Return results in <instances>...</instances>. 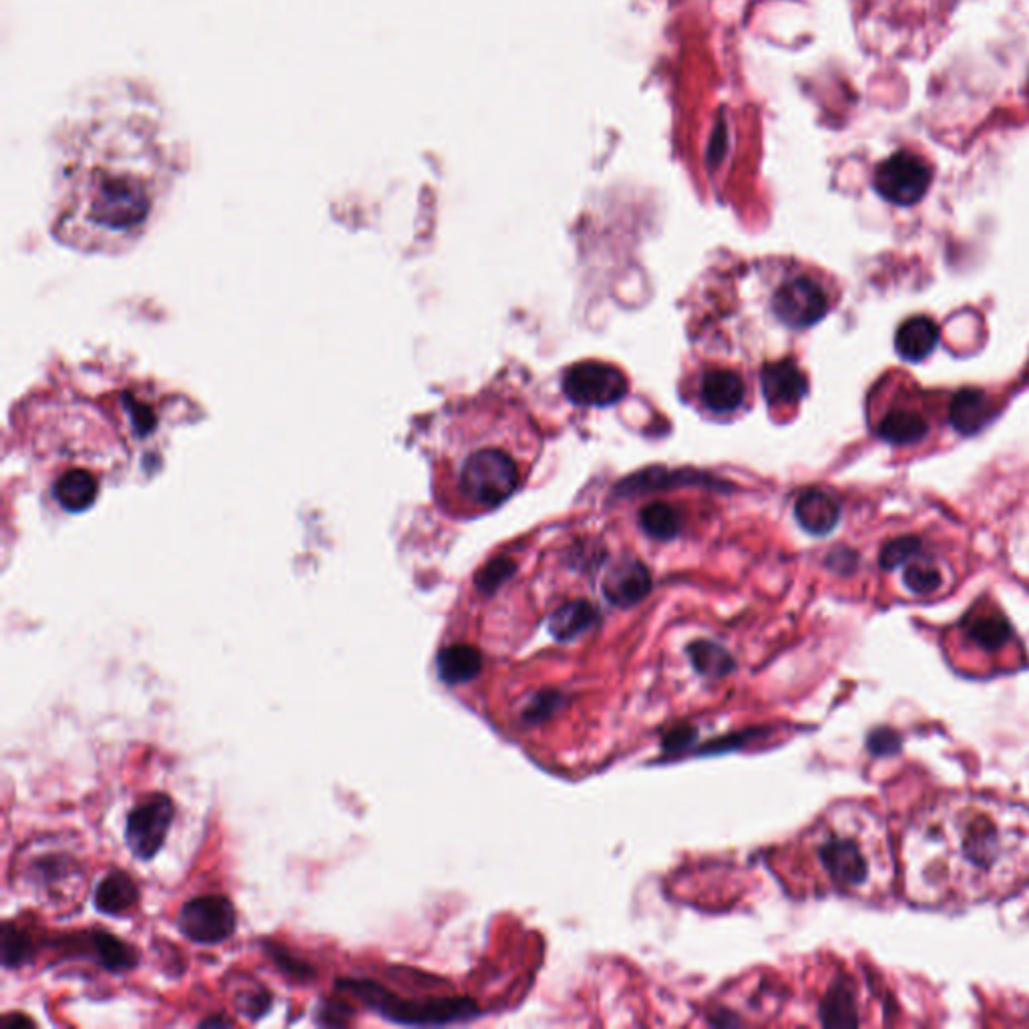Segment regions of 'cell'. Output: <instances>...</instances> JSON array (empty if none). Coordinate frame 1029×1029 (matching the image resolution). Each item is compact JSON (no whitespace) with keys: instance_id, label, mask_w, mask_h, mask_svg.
<instances>
[{"instance_id":"6da1fadb","label":"cell","mask_w":1029,"mask_h":1029,"mask_svg":"<svg viewBox=\"0 0 1029 1029\" xmlns=\"http://www.w3.org/2000/svg\"><path fill=\"white\" fill-rule=\"evenodd\" d=\"M157 118L109 97L63 133L57 236L83 251H119L145 234L171 181Z\"/></svg>"},{"instance_id":"7a4b0ae2","label":"cell","mask_w":1029,"mask_h":1029,"mask_svg":"<svg viewBox=\"0 0 1029 1029\" xmlns=\"http://www.w3.org/2000/svg\"><path fill=\"white\" fill-rule=\"evenodd\" d=\"M905 888L915 903H980L1029 879V808L953 794L921 810L903 845Z\"/></svg>"},{"instance_id":"3957f363","label":"cell","mask_w":1029,"mask_h":1029,"mask_svg":"<svg viewBox=\"0 0 1029 1029\" xmlns=\"http://www.w3.org/2000/svg\"><path fill=\"white\" fill-rule=\"evenodd\" d=\"M817 857L835 887L864 897L883 895L895 876L887 828L863 808H852L847 823L828 830Z\"/></svg>"},{"instance_id":"277c9868","label":"cell","mask_w":1029,"mask_h":1029,"mask_svg":"<svg viewBox=\"0 0 1029 1029\" xmlns=\"http://www.w3.org/2000/svg\"><path fill=\"white\" fill-rule=\"evenodd\" d=\"M452 485L461 507L495 510L521 485V465L499 443L477 445L457 462Z\"/></svg>"},{"instance_id":"5b68a950","label":"cell","mask_w":1029,"mask_h":1029,"mask_svg":"<svg viewBox=\"0 0 1029 1029\" xmlns=\"http://www.w3.org/2000/svg\"><path fill=\"white\" fill-rule=\"evenodd\" d=\"M343 992L355 995L368 1007L377 1009L387 1019L401 1026H447L477 1016L479 1007L465 997H443L430 1002H401L382 985L368 980H344L338 983Z\"/></svg>"},{"instance_id":"8992f818","label":"cell","mask_w":1029,"mask_h":1029,"mask_svg":"<svg viewBox=\"0 0 1029 1029\" xmlns=\"http://www.w3.org/2000/svg\"><path fill=\"white\" fill-rule=\"evenodd\" d=\"M931 179L933 171L924 157L911 152H897L876 167L873 186L883 200L909 208L924 200Z\"/></svg>"},{"instance_id":"52a82bcc","label":"cell","mask_w":1029,"mask_h":1029,"mask_svg":"<svg viewBox=\"0 0 1029 1029\" xmlns=\"http://www.w3.org/2000/svg\"><path fill=\"white\" fill-rule=\"evenodd\" d=\"M830 298L827 288L810 276H796L779 286L772 310L786 328L805 331L827 316Z\"/></svg>"},{"instance_id":"ba28073f","label":"cell","mask_w":1029,"mask_h":1029,"mask_svg":"<svg viewBox=\"0 0 1029 1029\" xmlns=\"http://www.w3.org/2000/svg\"><path fill=\"white\" fill-rule=\"evenodd\" d=\"M179 931L193 943L215 946L232 937L236 929V909L222 895H203L183 905L178 917Z\"/></svg>"},{"instance_id":"9c48e42d","label":"cell","mask_w":1029,"mask_h":1029,"mask_svg":"<svg viewBox=\"0 0 1029 1029\" xmlns=\"http://www.w3.org/2000/svg\"><path fill=\"white\" fill-rule=\"evenodd\" d=\"M569 401L581 406H609L626 396L627 379L619 368L604 362H580L563 377Z\"/></svg>"},{"instance_id":"30bf717a","label":"cell","mask_w":1029,"mask_h":1029,"mask_svg":"<svg viewBox=\"0 0 1029 1029\" xmlns=\"http://www.w3.org/2000/svg\"><path fill=\"white\" fill-rule=\"evenodd\" d=\"M174 817L176 806L166 794H155L135 806L125 825V840L131 852L142 861L154 859L166 842Z\"/></svg>"},{"instance_id":"8fae6325","label":"cell","mask_w":1029,"mask_h":1029,"mask_svg":"<svg viewBox=\"0 0 1029 1029\" xmlns=\"http://www.w3.org/2000/svg\"><path fill=\"white\" fill-rule=\"evenodd\" d=\"M875 433L893 447H913L924 443L931 433L929 414L921 399L899 396L881 411L875 421Z\"/></svg>"},{"instance_id":"7c38bea8","label":"cell","mask_w":1029,"mask_h":1029,"mask_svg":"<svg viewBox=\"0 0 1029 1029\" xmlns=\"http://www.w3.org/2000/svg\"><path fill=\"white\" fill-rule=\"evenodd\" d=\"M961 639L985 656L1006 651L1014 644V629L1007 617L992 604L977 602L959 624Z\"/></svg>"},{"instance_id":"4fadbf2b","label":"cell","mask_w":1029,"mask_h":1029,"mask_svg":"<svg viewBox=\"0 0 1029 1029\" xmlns=\"http://www.w3.org/2000/svg\"><path fill=\"white\" fill-rule=\"evenodd\" d=\"M650 590V571L638 559H624L609 569L605 575V600L617 607H631V605L639 604Z\"/></svg>"},{"instance_id":"5bb4252c","label":"cell","mask_w":1029,"mask_h":1029,"mask_svg":"<svg viewBox=\"0 0 1029 1029\" xmlns=\"http://www.w3.org/2000/svg\"><path fill=\"white\" fill-rule=\"evenodd\" d=\"M760 382L770 406H793L801 403L808 392L805 372L793 360L770 362L762 368Z\"/></svg>"},{"instance_id":"9a60e30c","label":"cell","mask_w":1029,"mask_h":1029,"mask_svg":"<svg viewBox=\"0 0 1029 1029\" xmlns=\"http://www.w3.org/2000/svg\"><path fill=\"white\" fill-rule=\"evenodd\" d=\"M995 413L994 399L982 389H961L949 403V423L965 437L980 433Z\"/></svg>"},{"instance_id":"2e32d148","label":"cell","mask_w":1029,"mask_h":1029,"mask_svg":"<svg viewBox=\"0 0 1029 1029\" xmlns=\"http://www.w3.org/2000/svg\"><path fill=\"white\" fill-rule=\"evenodd\" d=\"M745 380L728 368L708 370L700 380V401L712 413H734L745 403Z\"/></svg>"},{"instance_id":"e0dca14e","label":"cell","mask_w":1029,"mask_h":1029,"mask_svg":"<svg viewBox=\"0 0 1029 1029\" xmlns=\"http://www.w3.org/2000/svg\"><path fill=\"white\" fill-rule=\"evenodd\" d=\"M794 515L805 532L827 535L839 523L840 507L827 491H806L796 501Z\"/></svg>"},{"instance_id":"ac0fdd59","label":"cell","mask_w":1029,"mask_h":1029,"mask_svg":"<svg viewBox=\"0 0 1029 1029\" xmlns=\"http://www.w3.org/2000/svg\"><path fill=\"white\" fill-rule=\"evenodd\" d=\"M939 343V328L927 316H913L905 320L895 334V346L903 360L921 362L931 355Z\"/></svg>"},{"instance_id":"d6986e66","label":"cell","mask_w":1029,"mask_h":1029,"mask_svg":"<svg viewBox=\"0 0 1029 1029\" xmlns=\"http://www.w3.org/2000/svg\"><path fill=\"white\" fill-rule=\"evenodd\" d=\"M481 670H483V656L473 646L455 644V646L438 651V678L449 686H459V684L471 682L477 675L481 674Z\"/></svg>"},{"instance_id":"ffe728a7","label":"cell","mask_w":1029,"mask_h":1029,"mask_svg":"<svg viewBox=\"0 0 1029 1029\" xmlns=\"http://www.w3.org/2000/svg\"><path fill=\"white\" fill-rule=\"evenodd\" d=\"M600 622V609L585 600H573L557 607L547 627L557 641H573Z\"/></svg>"},{"instance_id":"44dd1931","label":"cell","mask_w":1029,"mask_h":1029,"mask_svg":"<svg viewBox=\"0 0 1029 1029\" xmlns=\"http://www.w3.org/2000/svg\"><path fill=\"white\" fill-rule=\"evenodd\" d=\"M901 569L905 590L917 597H929L946 590V568L924 549H919Z\"/></svg>"},{"instance_id":"7402d4cb","label":"cell","mask_w":1029,"mask_h":1029,"mask_svg":"<svg viewBox=\"0 0 1029 1029\" xmlns=\"http://www.w3.org/2000/svg\"><path fill=\"white\" fill-rule=\"evenodd\" d=\"M139 899V891L135 887L133 879L113 871L96 888V907L105 915H123Z\"/></svg>"},{"instance_id":"603a6c76","label":"cell","mask_w":1029,"mask_h":1029,"mask_svg":"<svg viewBox=\"0 0 1029 1029\" xmlns=\"http://www.w3.org/2000/svg\"><path fill=\"white\" fill-rule=\"evenodd\" d=\"M687 656L694 670L706 678H722L728 675L736 668L730 651L714 644L711 639H698L687 646Z\"/></svg>"},{"instance_id":"cb8c5ba5","label":"cell","mask_w":1029,"mask_h":1029,"mask_svg":"<svg viewBox=\"0 0 1029 1029\" xmlns=\"http://www.w3.org/2000/svg\"><path fill=\"white\" fill-rule=\"evenodd\" d=\"M820 1018L825 1026H859L857 997L851 983L839 982L828 992L820 1006Z\"/></svg>"},{"instance_id":"d4e9b609","label":"cell","mask_w":1029,"mask_h":1029,"mask_svg":"<svg viewBox=\"0 0 1029 1029\" xmlns=\"http://www.w3.org/2000/svg\"><path fill=\"white\" fill-rule=\"evenodd\" d=\"M639 523H641L644 532L648 533L653 539H660V541L674 539L675 535L682 529L678 511L668 503H651L646 510H641Z\"/></svg>"},{"instance_id":"484cf974","label":"cell","mask_w":1029,"mask_h":1029,"mask_svg":"<svg viewBox=\"0 0 1029 1029\" xmlns=\"http://www.w3.org/2000/svg\"><path fill=\"white\" fill-rule=\"evenodd\" d=\"M93 947H96L99 963L105 970L127 971L137 965V953L113 935H107L103 931L93 935Z\"/></svg>"},{"instance_id":"4316f807","label":"cell","mask_w":1029,"mask_h":1029,"mask_svg":"<svg viewBox=\"0 0 1029 1029\" xmlns=\"http://www.w3.org/2000/svg\"><path fill=\"white\" fill-rule=\"evenodd\" d=\"M31 958H33L31 937L24 931H19L16 927L4 925L2 927V965L7 970H14L24 965Z\"/></svg>"},{"instance_id":"83f0119b","label":"cell","mask_w":1029,"mask_h":1029,"mask_svg":"<svg viewBox=\"0 0 1029 1029\" xmlns=\"http://www.w3.org/2000/svg\"><path fill=\"white\" fill-rule=\"evenodd\" d=\"M919 549H924V544L915 535H901L895 539H888L887 544L883 545L881 557H879L881 568L887 571L901 569Z\"/></svg>"},{"instance_id":"f1b7e54d","label":"cell","mask_w":1029,"mask_h":1029,"mask_svg":"<svg viewBox=\"0 0 1029 1029\" xmlns=\"http://www.w3.org/2000/svg\"><path fill=\"white\" fill-rule=\"evenodd\" d=\"M563 704H566V696H563L561 692H557V690L556 692H553V690L539 692V694L525 706L523 720L529 722V724H539V722L551 718Z\"/></svg>"},{"instance_id":"f546056e","label":"cell","mask_w":1029,"mask_h":1029,"mask_svg":"<svg viewBox=\"0 0 1029 1029\" xmlns=\"http://www.w3.org/2000/svg\"><path fill=\"white\" fill-rule=\"evenodd\" d=\"M513 571H515L513 561H510V559H495L485 569L479 571V575L474 578V583H477L479 592L493 593L503 581L510 580Z\"/></svg>"},{"instance_id":"4dcf8cb0","label":"cell","mask_w":1029,"mask_h":1029,"mask_svg":"<svg viewBox=\"0 0 1029 1029\" xmlns=\"http://www.w3.org/2000/svg\"><path fill=\"white\" fill-rule=\"evenodd\" d=\"M696 738V730L690 728V726H680V728H674L670 732L663 736V750L666 752H680L684 750L686 746L692 745V740Z\"/></svg>"},{"instance_id":"1f68e13d","label":"cell","mask_w":1029,"mask_h":1029,"mask_svg":"<svg viewBox=\"0 0 1029 1029\" xmlns=\"http://www.w3.org/2000/svg\"><path fill=\"white\" fill-rule=\"evenodd\" d=\"M353 1016V1009L344 1006L343 1002H326L322 1006V1024L324 1026H344Z\"/></svg>"},{"instance_id":"d6a6232c","label":"cell","mask_w":1029,"mask_h":1029,"mask_svg":"<svg viewBox=\"0 0 1029 1029\" xmlns=\"http://www.w3.org/2000/svg\"><path fill=\"white\" fill-rule=\"evenodd\" d=\"M869 748H871L875 754H888V752H893V750L899 748V738L891 732V730H887V728L875 730V732L871 734V738H869Z\"/></svg>"},{"instance_id":"836d02e7","label":"cell","mask_w":1029,"mask_h":1029,"mask_svg":"<svg viewBox=\"0 0 1029 1029\" xmlns=\"http://www.w3.org/2000/svg\"><path fill=\"white\" fill-rule=\"evenodd\" d=\"M270 1006H272V999H270V995L266 994V992L251 995V997H249L248 1007H246V1016L251 1019L261 1018V1016L270 1009Z\"/></svg>"},{"instance_id":"e575fe53","label":"cell","mask_w":1029,"mask_h":1029,"mask_svg":"<svg viewBox=\"0 0 1029 1029\" xmlns=\"http://www.w3.org/2000/svg\"><path fill=\"white\" fill-rule=\"evenodd\" d=\"M2 1024L9 1026V1028H14V1026H29L31 1028V1026H35L31 1019L24 1018V1016H7L2 1019Z\"/></svg>"},{"instance_id":"d590c367","label":"cell","mask_w":1029,"mask_h":1029,"mask_svg":"<svg viewBox=\"0 0 1029 1029\" xmlns=\"http://www.w3.org/2000/svg\"><path fill=\"white\" fill-rule=\"evenodd\" d=\"M202 1026H230V1021H225V1019H208V1021H203Z\"/></svg>"}]
</instances>
